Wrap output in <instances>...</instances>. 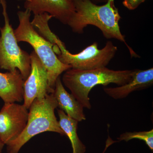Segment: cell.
Listing matches in <instances>:
<instances>
[{
  "mask_svg": "<svg viewBox=\"0 0 153 153\" xmlns=\"http://www.w3.org/2000/svg\"><path fill=\"white\" fill-rule=\"evenodd\" d=\"M74 12L67 25L73 32L83 33L88 25H93L101 30L105 38L115 39L126 44L131 57H139L126 42L125 36L121 32L119 22L121 19L114 0H108L98 5L91 0H73Z\"/></svg>",
  "mask_w": 153,
  "mask_h": 153,
  "instance_id": "obj_1",
  "label": "cell"
},
{
  "mask_svg": "<svg viewBox=\"0 0 153 153\" xmlns=\"http://www.w3.org/2000/svg\"><path fill=\"white\" fill-rule=\"evenodd\" d=\"M135 71V69L114 70L106 67L87 70L71 68L65 71L61 80L83 107L91 109L88 95L94 87L110 83L118 86L125 85L131 80Z\"/></svg>",
  "mask_w": 153,
  "mask_h": 153,
  "instance_id": "obj_2",
  "label": "cell"
},
{
  "mask_svg": "<svg viewBox=\"0 0 153 153\" xmlns=\"http://www.w3.org/2000/svg\"><path fill=\"white\" fill-rule=\"evenodd\" d=\"M57 102L53 93L44 98L36 99L29 108L27 122L25 128L16 138L7 146V153H19L20 149L31 138L47 131L65 135L55 116Z\"/></svg>",
  "mask_w": 153,
  "mask_h": 153,
  "instance_id": "obj_3",
  "label": "cell"
},
{
  "mask_svg": "<svg viewBox=\"0 0 153 153\" xmlns=\"http://www.w3.org/2000/svg\"><path fill=\"white\" fill-rule=\"evenodd\" d=\"M17 15L19 24L14 30L17 41L27 42L33 47L47 69L48 85L53 93L57 78L63 72L71 68V66L60 62L53 51V45L35 30L30 22V11H19Z\"/></svg>",
  "mask_w": 153,
  "mask_h": 153,
  "instance_id": "obj_4",
  "label": "cell"
},
{
  "mask_svg": "<svg viewBox=\"0 0 153 153\" xmlns=\"http://www.w3.org/2000/svg\"><path fill=\"white\" fill-rule=\"evenodd\" d=\"M0 4L4 19V25L0 27V68L9 71L18 69L25 81L31 71L30 55L18 45L14 30L10 23L6 0H0Z\"/></svg>",
  "mask_w": 153,
  "mask_h": 153,
  "instance_id": "obj_5",
  "label": "cell"
},
{
  "mask_svg": "<svg viewBox=\"0 0 153 153\" xmlns=\"http://www.w3.org/2000/svg\"><path fill=\"white\" fill-rule=\"evenodd\" d=\"M52 45H56L59 49L57 55L60 62L70 65L71 68L87 70L106 67L117 51V47L111 41L106 42L102 49H98L97 42L86 47L77 54L70 53L66 49L65 44L56 35L52 40Z\"/></svg>",
  "mask_w": 153,
  "mask_h": 153,
  "instance_id": "obj_6",
  "label": "cell"
},
{
  "mask_svg": "<svg viewBox=\"0 0 153 153\" xmlns=\"http://www.w3.org/2000/svg\"><path fill=\"white\" fill-rule=\"evenodd\" d=\"M30 55L31 71L23 87V105L28 110L36 99H41L53 93L48 85V74L44 64L34 51Z\"/></svg>",
  "mask_w": 153,
  "mask_h": 153,
  "instance_id": "obj_7",
  "label": "cell"
},
{
  "mask_svg": "<svg viewBox=\"0 0 153 153\" xmlns=\"http://www.w3.org/2000/svg\"><path fill=\"white\" fill-rule=\"evenodd\" d=\"M29 111L24 105L4 103L0 111V139L5 145L16 138L25 128Z\"/></svg>",
  "mask_w": 153,
  "mask_h": 153,
  "instance_id": "obj_8",
  "label": "cell"
},
{
  "mask_svg": "<svg viewBox=\"0 0 153 153\" xmlns=\"http://www.w3.org/2000/svg\"><path fill=\"white\" fill-rule=\"evenodd\" d=\"M24 8L34 15L49 14L67 25L74 12L73 2L69 0H24Z\"/></svg>",
  "mask_w": 153,
  "mask_h": 153,
  "instance_id": "obj_9",
  "label": "cell"
},
{
  "mask_svg": "<svg viewBox=\"0 0 153 153\" xmlns=\"http://www.w3.org/2000/svg\"><path fill=\"white\" fill-rule=\"evenodd\" d=\"M153 84V68L144 70L135 69L132 78L126 84L116 87L104 88L103 90L114 99H122L134 91L146 89Z\"/></svg>",
  "mask_w": 153,
  "mask_h": 153,
  "instance_id": "obj_10",
  "label": "cell"
},
{
  "mask_svg": "<svg viewBox=\"0 0 153 153\" xmlns=\"http://www.w3.org/2000/svg\"><path fill=\"white\" fill-rule=\"evenodd\" d=\"M25 81L17 69L4 73L0 72V97L4 103L23 101Z\"/></svg>",
  "mask_w": 153,
  "mask_h": 153,
  "instance_id": "obj_11",
  "label": "cell"
},
{
  "mask_svg": "<svg viewBox=\"0 0 153 153\" xmlns=\"http://www.w3.org/2000/svg\"><path fill=\"white\" fill-rule=\"evenodd\" d=\"M53 94L57 102V107L68 117L78 122L86 120L84 107L74 96L65 89L60 76L56 80Z\"/></svg>",
  "mask_w": 153,
  "mask_h": 153,
  "instance_id": "obj_12",
  "label": "cell"
},
{
  "mask_svg": "<svg viewBox=\"0 0 153 153\" xmlns=\"http://www.w3.org/2000/svg\"><path fill=\"white\" fill-rule=\"evenodd\" d=\"M59 125L71 142L72 153H85L86 146L79 139L77 134L78 122L68 117L63 111L57 110Z\"/></svg>",
  "mask_w": 153,
  "mask_h": 153,
  "instance_id": "obj_13",
  "label": "cell"
},
{
  "mask_svg": "<svg viewBox=\"0 0 153 153\" xmlns=\"http://www.w3.org/2000/svg\"><path fill=\"white\" fill-rule=\"evenodd\" d=\"M143 141L149 148L153 151V129L148 131L126 132L123 133L118 137L117 142L125 141L128 142L133 139Z\"/></svg>",
  "mask_w": 153,
  "mask_h": 153,
  "instance_id": "obj_14",
  "label": "cell"
},
{
  "mask_svg": "<svg viewBox=\"0 0 153 153\" xmlns=\"http://www.w3.org/2000/svg\"><path fill=\"white\" fill-rule=\"evenodd\" d=\"M146 0H123V4L129 10H134L137 8L140 5Z\"/></svg>",
  "mask_w": 153,
  "mask_h": 153,
  "instance_id": "obj_15",
  "label": "cell"
},
{
  "mask_svg": "<svg viewBox=\"0 0 153 153\" xmlns=\"http://www.w3.org/2000/svg\"><path fill=\"white\" fill-rule=\"evenodd\" d=\"M116 142H117V141L113 140L108 136L106 141V144H105V148L104 151H103L102 153H105V151L110 146H111L114 143Z\"/></svg>",
  "mask_w": 153,
  "mask_h": 153,
  "instance_id": "obj_16",
  "label": "cell"
},
{
  "mask_svg": "<svg viewBox=\"0 0 153 153\" xmlns=\"http://www.w3.org/2000/svg\"><path fill=\"white\" fill-rule=\"evenodd\" d=\"M69 1H71L72 2L73 0H69ZM91 1L95 3V4H98V3H105L108 1V0H91Z\"/></svg>",
  "mask_w": 153,
  "mask_h": 153,
  "instance_id": "obj_17",
  "label": "cell"
},
{
  "mask_svg": "<svg viewBox=\"0 0 153 153\" xmlns=\"http://www.w3.org/2000/svg\"><path fill=\"white\" fill-rule=\"evenodd\" d=\"M3 142L0 139V153H2L3 148L5 146Z\"/></svg>",
  "mask_w": 153,
  "mask_h": 153,
  "instance_id": "obj_18",
  "label": "cell"
}]
</instances>
